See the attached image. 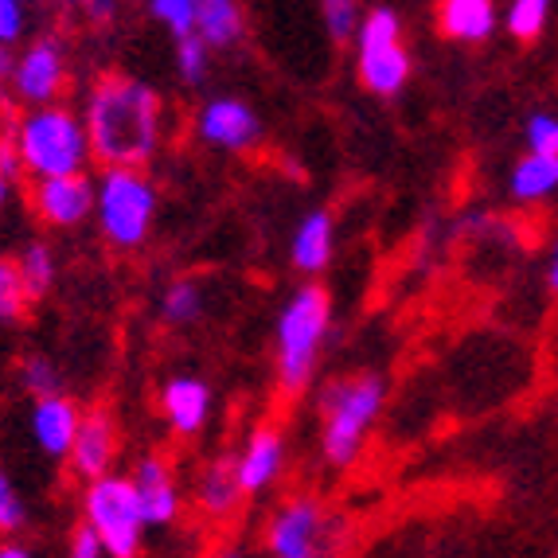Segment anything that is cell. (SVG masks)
<instances>
[{"mask_svg":"<svg viewBox=\"0 0 558 558\" xmlns=\"http://www.w3.org/2000/svg\"><path fill=\"white\" fill-rule=\"evenodd\" d=\"M219 558H234V555H219Z\"/></svg>","mask_w":558,"mask_h":558,"instance_id":"cell-40","label":"cell"},{"mask_svg":"<svg viewBox=\"0 0 558 558\" xmlns=\"http://www.w3.org/2000/svg\"><path fill=\"white\" fill-rule=\"evenodd\" d=\"M196 130L215 149L239 153L258 137V118H254L251 106L239 102V98H211V102L199 110Z\"/></svg>","mask_w":558,"mask_h":558,"instance_id":"cell-12","label":"cell"},{"mask_svg":"<svg viewBox=\"0 0 558 558\" xmlns=\"http://www.w3.org/2000/svg\"><path fill=\"white\" fill-rule=\"evenodd\" d=\"M32 207L51 227H78L94 211V187L86 177L36 180L32 184Z\"/></svg>","mask_w":558,"mask_h":558,"instance_id":"cell-11","label":"cell"},{"mask_svg":"<svg viewBox=\"0 0 558 558\" xmlns=\"http://www.w3.org/2000/svg\"><path fill=\"white\" fill-rule=\"evenodd\" d=\"M9 196H12V180H4V177H0V207L9 204Z\"/></svg>","mask_w":558,"mask_h":558,"instance_id":"cell-39","label":"cell"},{"mask_svg":"<svg viewBox=\"0 0 558 558\" xmlns=\"http://www.w3.org/2000/svg\"><path fill=\"white\" fill-rule=\"evenodd\" d=\"M20 383H24V391L32 399H51V395H63L59 391V372L56 363L47 360V355H28V360L20 363Z\"/></svg>","mask_w":558,"mask_h":558,"instance_id":"cell-26","label":"cell"},{"mask_svg":"<svg viewBox=\"0 0 558 558\" xmlns=\"http://www.w3.org/2000/svg\"><path fill=\"white\" fill-rule=\"evenodd\" d=\"M78 407L66 395H51V399H39L32 407V438L44 453L66 457L71 453V441H75L78 429Z\"/></svg>","mask_w":558,"mask_h":558,"instance_id":"cell-14","label":"cell"},{"mask_svg":"<svg viewBox=\"0 0 558 558\" xmlns=\"http://www.w3.org/2000/svg\"><path fill=\"white\" fill-rule=\"evenodd\" d=\"M20 527H24V500H20L16 484L0 473V531L16 535Z\"/></svg>","mask_w":558,"mask_h":558,"instance_id":"cell-31","label":"cell"},{"mask_svg":"<svg viewBox=\"0 0 558 558\" xmlns=\"http://www.w3.org/2000/svg\"><path fill=\"white\" fill-rule=\"evenodd\" d=\"M246 32V12L234 0H199L196 12V39L211 47H234Z\"/></svg>","mask_w":558,"mask_h":558,"instance_id":"cell-18","label":"cell"},{"mask_svg":"<svg viewBox=\"0 0 558 558\" xmlns=\"http://www.w3.org/2000/svg\"><path fill=\"white\" fill-rule=\"evenodd\" d=\"M90 157L110 168H145L160 145V94L130 75H102L83 106Z\"/></svg>","mask_w":558,"mask_h":558,"instance_id":"cell-1","label":"cell"},{"mask_svg":"<svg viewBox=\"0 0 558 558\" xmlns=\"http://www.w3.org/2000/svg\"><path fill=\"white\" fill-rule=\"evenodd\" d=\"M320 16H325V24H328V36L344 44L348 36L360 32L363 9L360 4H352V0H325V4H320Z\"/></svg>","mask_w":558,"mask_h":558,"instance_id":"cell-28","label":"cell"},{"mask_svg":"<svg viewBox=\"0 0 558 558\" xmlns=\"http://www.w3.org/2000/svg\"><path fill=\"white\" fill-rule=\"evenodd\" d=\"M383 410V379L379 375H352V379H336L320 395V418H325V434H320V449H325L328 465H352L360 453L363 438L372 422Z\"/></svg>","mask_w":558,"mask_h":558,"instance_id":"cell-3","label":"cell"},{"mask_svg":"<svg viewBox=\"0 0 558 558\" xmlns=\"http://www.w3.org/2000/svg\"><path fill=\"white\" fill-rule=\"evenodd\" d=\"M71 469L83 481H102L110 476L113 457H118V426L106 410H86L78 418L75 441H71Z\"/></svg>","mask_w":558,"mask_h":558,"instance_id":"cell-9","label":"cell"},{"mask_svg":"<svg viewBox=\"0 0 558 558\" xmlns=\"http://www.w3.org/2000/svg\"><path fill=\"white\" fill-rule=\"evenodd\" d=\"M360 78L363 86L379 98H391L407 86L410 78V56L407 47H387V51H372V56H360Z\"/></svg>","mask_w":558,"mask_h":558,"instance_id":"cell-20","label":"cell"},{"mask_svg":"<svg viewBox=\"0 0 558 558\" xmlns=\"http://www.w3.org/2000/svg\"><path fill=\"white\" fill-rule=\"evenodd\" d=\"M242 488H239V473H234V457H219V461H211V465L204 469V476H199V508H204L207 515H215V520H223V515L234 512V504H239Z\"/></svg>","mask_w":558,"mask_h":558,"instance_id":"cell-19","label":"cell"},{"mask_svg":"<svg viewBox=\"0 0 558 558\" xmlns=\"http://www.w3.org/2000/svg\"><path fill=\"white\" fill-rule=\"evenodd\" d=\"M98 227L118 251H133L149 239L153 215H157V187L137 168H110L94 192Z\"/></svg>","mask_w":558,"mask_h":558,"instance_id":"cell-5","label":"cell"},{"mask_svg":"<svg viewBox=\"0 0 558 558\" xmlns=\"http://www.w3.org/2000/svg\"><path fill=\"white\" fill-rule=\"evenodd\" d=\"M527 149L535 157H558V118L550 113H535L527 121Z\"/></svg>","mask_w":558,"mask_h":558,"instance_id":"cell-30","label":"cell"},{"mask_svg":"<svg viewBox=\"0 0 558 558\" xmlns=\"http://www.w3.org/2000/svg\"><path fill=\"white\" fill-rule=\"evenodd\" d=\"M86 12H90L94 20H106V16H113L118 9H113V4H86Z\"/></svg>","mask_w":558,"mask_h":558,"instance_id":"cell-37","label":"cell"},{"mask_svg":"<svg viewBox=\"0 0 558 558\" xmlns=\"http://www.w3.org/2000/svg\"><path fill=\"white\" fill-rule=\"evenodd\" d=\"M160 410H165L168 426L177 429V434H184V438H192V434L204 429L207 414H211V391H207L199 379L180 375V379L165 383V391H160Z\"/></svg>","mask_w":558,"mask_h":558,"instance_id":"cell-15","label":"cell"},{"mask_svg":"<svg viewBox=\"0 0 558 558\" xmlns=\"http://www.w3.org/2000/svg\"><path fill=\"white\" fill-rule=\"evenodd\" d=\"M281 465H286V438L278 426H258L246 438L242 453L234 457V473H239V488L246 493H262L278 481Z\"/></svg>","mask_w":558,"mask_h":558,"instance_id":"cell-13","label":"cell"},{"mask_svg":"<svg viewBox=\"0 0 558 558\" xmlns=\"http://www.w3.org/2000/svg\"><path fill=\"white\" fill-rule=\"evenodd\" d=\"M196 12H199V0H153L149 4V16L160 20L177 39L196 36Z\"/></svg>","mask_w":558,"mask_h":558,"instance_id":"cell-25","label":"cell"},{"mask_svg":"<svg viewBox=\"0 0 558 558\" xmlns=\"http://www.w3.org/2000/svg\"><path fill=\"white\" fill-rule=\"evenodd\" d=\"M558 187V157H527L512 168V196L523 199V204H535V199L550 196Z\"/></svg>","mask_w":558,"mask_h":558,"instance_id":"cell-21","label":"cell"},{"mask_svg":"<svg viewBox=\"0 0 558 558\" xmlns=\"http://www.w3.org/2000/svg\"><path fill=\"white\" fill-rule=\"evenodd\" d=\"M16 153L24 172L36 180H63L83 177L90 160V141H86L83 118L71 106H39L16 121Z\"/></svg>","mask_w":558,"mask_h":558,"instance_id":"cell-2","label":"cell"},{"mask_svg":"<svg viewBox=\"0 0 558 558\" xmlns=\"http://www.w3.org/2000/svg\"><path fill=\"white\" fill-rule=\"evenodd\" d=\"M71 558H106L102 543L94 539L90 527H78L75 531V539H71Z\"/></svg>","mask_w":558,"mask_h":558,"instance_id":"cell-33","label":"cell"},{"mask_svg":"<svg viewBox=\"0 0 558 558\" xmlns=\"http://www.w3.org/2000/svg\"><path fill=\"white\" fill-rule=\"evenodd\" d=\"M94 539L102 543L106 558H137L145 539V520H141L137 496H133L130 476H102L86 484V523Z\"/></svg>","mask_w":558,"mask_h":558,"instance_id":"cell-6","label":"cell"},{"mask_svg":"<svg viewBox=\"0 0 558 558\" xmlns=\"http://www.w3.org/2000/svg\"><path fill=\"white\" fill-rule=\"evenodd\" d=\"M20 172H24V165H20L16 141L0 137V177H4V180H20Z\"/></svg>","mask_w":558,"mask_h":558,"instance_id":"cell-34","label":"cell"},{"mask_svg":"<svg viewBox=\"0 0 558 558\" xmlns=\"http://www.w3.org/2000/svg\"><path fill=\"white\" fill-rule=\"evenodd\" d=\"M16 270H20V281H24V293L28 301L44 298L51 281H56V254L47 251L44 242H32L28 251L16 258Z\"/></svg>","mask_w":558,"mask_h":558,"instance_id":"cell-22","label":"cell"},{"mask_svg":"<svg viewBox=\"0 0 558 558\" xmlns=\"http://www.w3.org/2000/svg\"><path fill=\"white\" fill-rule=\"evenodd\" d=\"M160 317L168 320V325H187L192 317H199V286L196 281H172V286L165 289V298H160Z\"/></svg>","mask_w":558,"mask_h":558,"instance_id":"cell-24","label":"cell"},{"mask_svg":"<svg viewBox=\"0 0 558 558\" xmlns=\"http://www.w3.org/2000/svg\"><path fill=\"white\" fill-rule=\"evenodd\" d=\"M434 16H438L441 36L457 44H484L496 32V4L488 0H441Z\"/></svg>","mask_w":558,"mask_h":558,"instance_id":"cell-16","label":"cell"},{"mask_svg":"<svg viewBox=\"0 0 558 558\" xmlns=\"http://www.w3.org/2000/svg\"><path fill=\"white\" fill-rule=\"evenodd\" d=\"M28 28V12L20 0H0V51H9L20 36Z\"/></svg>","mask_w":558,"mask_h":558,"instance_id":"cell-32","label":"cell"},{"mask_svg":"<svg viewBox=\"0 0 558 558\" xmlns=\"http://www.w3.org/2000/svg\"><path fill=\"white\" fill-rule=\"evenodd\" d=\"M28 305V293H24V281L12 258H0V320H16Z\"/></svg>","mask_w":558,"mask_h":558,"instance_id":"cell-27","label":"cell"},{"mask_svg":"<svg viewBox=\"0 0 558 558\" xmlns=\"http://www.w3.org/2000/svg\"><path fill=\"white\" fill-rule=\"evenodd\" d=\"M177 66L187 86H199L207 78V47L196 36L177 39Z\"/></svg>","mask_w":558,"mask_h":558,"instance_id":"cell-29","label":"cell"},{"mask_svg":"<svg viewBox=\"0 0 558 558\" xmlns=\"http://www.w3.org/2000/svg\"><path fill=\"white\" fill-rule=\"evenodd\" d=\"M270 555L274 558H328V515L317 500L298 496L281 504L270 520Z\"/></svg>","mask_w":558,"mask_h":558,"instance_id":"cell-8","label":"cell"},{"mask_svg":"<svg viewBox=\"0 0 558 558\" xmlns=\"http://www.w3.org/2000/svg\"><path fill=\"white\" fill-rule=\"evenodd\" d=\"M550 289L558 293V246H555V254H550Z\"/></svg>","mask_w":558,"mask_h":558,"instance_id":"cell-38","label":"cell"},{"mask_svg":"<svg viewBox=\"0 0 558 558\" xmlns=\"http://www.w3.org/2000/svg\"><path fill=\"white\" fill-rule=\"evenodd\" d=\"M133 484V496H137V508H141V520L145 527H165L180 515V488H177V476L172 469L160 461V457H141L137 469L130 476Z\"/></svg>","mask_w":558,"mask_h":558,"instance_id":"cell-10","label":"cell"},{"mask_svg":"<svg viewBox=\"0 0 558 558\" xmlns=\"http://www.w3.org/2000/svg\"><path fill=\"white\" fill-rule=\"evenodd\" d=\"M325 336L328 293L320 286H301L278 317V379L286 391H301L313 379Z\"/></svg>","mask_w":558,"mask_h":558,"instance_id":"cell-4","label":"cell"},{"mask_svg":"<svg viewBox=\"0 0 558 558\" xmlns=\"http://www.w3.org/2000/svg\"><path fill=\"white\" fill-rule=\"evenodd\" d=\"M12 51H0V90H4V86L12 83Z\"/></svg>","mask_w":558,"mask_h":558,"instance_id":"cell-35","label":"cell"},{"mask_svg":"<svg viewBox=\"0 0 558 558\" xmlns=\"http://www.w3.org/2000/svg\"><path fill=\"white\" fill-rule=\"evenodd\" d=\"M0 558H32V555L20 547V543H4V547H0Z\"/></svg>","mask_w":558,"mask_h":558,"instance_id":"cell-36","label":"cell"},{"mask_svg":"<svg viewBox=\"0 0 558 558\" xmlns=\"http://www.w3.org/2000/svg\"><path fill=\"white\" fill-rule=\"evenodd\" d=\"M293 266L305 274H320L332 258V215L328 211H308L301 227L293 231V246H289Z\"/></svg>","mask_w":558,"mask_h":558,"instance_id":"cell-17","label":"cell"},{"mask_svg":"<svg viewBox=\"0 0 558 558\" xmlns=\"http://www.w3.org/2000/svg\"><path fill=\"white\" fill-rule=\"evenodd\" d=\"M66 83V47L56 36L32 39L16 59H12V94L32 110L39 106H56L59 90Z\"/></svg>","mask_w":558,"mask_h":558,"instance_id":"cell-7","label":"cell"},{"mask_svg":"<svg viewBox=\"0 0 558 558\" xmlns=\"http://www.w3.org/2000/svg\"><path fill=\"white\" fill-rule=\"evenodd\" d=\"M550 4L547 0H512L504 12V28L512 32L515 39H539L547 28Z\"/></svg>","mask_w":558,"mask_h":558,"instance_id":"cell-23","label":"cell"}]
</instances>
